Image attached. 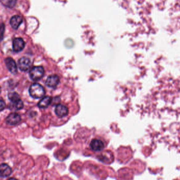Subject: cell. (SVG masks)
<instances>
[{
  "instance_id": "277c9868",
  "label": "cell",
  "mask_w": 180,
  "mask_h": 180,
  "mask_svg": "<svg viewBox=\"0 0 180 180\" xmlns=\"http://www.w3.org/2000/svg\"><path fill=\"white\" fill-rule=\"evenodd\" d=\"M59 82V79L56 75H51L49 76L46 80V85L51 88H56Z\"/></svg>"
},
{
  "instance_id": "3957f363",
  "label": "cell",
  "mask_w": 180,
  "mask_h": 180,
  "mask_svg": "<svg viewBox=\"0 0 180 180\" xmlns=\"http://www.w3.org/2000/svg\"><path fill=\"white\" fill-rule=\"evenodd\" d=\"M25 47V42L21 38H16L13 42V49L15 52H19L23 50Z\"/></svg>"
},
{
  "instance_id": "52a82bcc",
  "label": "cell",
  "mask_w": 180,
  "mask_h": 180,
  "mask_svg": "<svg viewBox=\"0 0 180 180\" xmlns=\"http://www.w3.org/2000/svg\"><path fill=\"white\" fill-rule=\"evenodd\" d=\"M90 146L94 151H100L104 148V144L102 141L94 139L91 142Z\"/></svg>"
},
{
  "instance_id": "2e32d148",
  "label": "cell",
  "mask_w": 180,
  "mask_h": 180,
  "mask_svg": "<svg viewBox=\"0 0 180 180\" xmlns=\"http://www.w3.org/2000/svg\"><path fill=\"white\" fill-rule=\"evenodd\" d=\"M5 31V25L2 23L0 24V41H2L3 39L4 33Z\"/></svg>"
},
{
  "instance_id": "e0dca14e",
  "label": "cell",
  "mask_w": 180,
  "mask_h": 180,
  "mask_svg": "<svg viewBox=\"0 0 180 180\" xmlns=\"http://www.w3.org/2000/svg\"><path fill=\"white\" fill-rule=\"evenodd\" d=\"M6 107V103L2 99H0V111L4 110Z\"/></svg>"
},
{
  "instance_id": "d6986e66",
  "label": "cell",
  "mask_w": 180,
  "mask_h": 180,
  "mask_svg": "<svg viewBox=\"0 0 180 180\" xmlns=\"http://www.w3.org/2000/svg\"><path fill=\"white\" fill-rule=\"evenodd\" d=\"M1 88H0V93H1Z\"/></svg>"
},
{
  "instance_id": "8992f818",
  "label": "cell",
  "mask_w": 180,
  "mask_h": 180,
  "mask_svg": "<svg viewBox=\"0 0 180 180\" xmlns=\"http://www.w3.org/2000/svg\"><path fill=\"white\" fill-rule=\"evenodd\" d=\"M18 67L22 71H27L29 70L31 65V61L29 58L23 57L18 61Z\"/></svg>"
},
{
  "instance_id": "9c48e42d",
  "label": "cell",
  "mask_w": 180,
  "mask_h": 180,
  "mask_svg": "<svg viewBox=\"0 0 180 180\" xmlns=\"http://www.w3.org/2000/svg\"><path fill=\"white\" fill-rule=\"evenodd\" d=\"M12 173V169L6 164H2L0 165V177L2 178H6L9 177Z\"/></svg>"
},
{
  "instance_id": "ac0fdd59",
  "label": "cell",
  "mask_w": 180,
  "mask_h": 180,
  "mask_svg": "<svg viewBox=\"0 0 180 180\" xmlns=\"http://www.w3.org/2000/svg\"><path fill=\"white\" fill-rule=\"evenodd\" d=\"M17 180V179H16V178H9V180Z\"/></svg>"
},
{
  "instance_id": "8fae6325",
  "label": "cell",
  "mask_w": 180,
  "mask_h": 180,
  "mask_svg": "<svg viewBox=\"0 0 180 180\" xmlns=\"http://www.w3.org/2000/svg\"><path fill=\"white\" fill-rule=\"evenodd\" d=\"M22 22H23V18L22 17L18 15H14L12 17V18L10 20V24L12 28L16 30L18 29V27H20V25L21 24Z\"/></svg>"
},
{
  "instance_id": "9a60e30c",
  "label": "cell",
  "mask_w": 180,
  "mask_h": 180,
  "mask_svg": "<svg viewBox=\"0 0 180 180\" xmlns=\"http://www.w3.org/2000/svg\"><path fill=\"white\" fill-rule=\"evenodd\" d=\"M13 104H14L15 108H16V110H20L23 108V103L22 102V100H20L18 102L13 103Z\"/></svg>"
},
{
  "instance_id": "4fadbf2b",
  "label": "cell",
  "mask_w": 180,
  "mask_h": 180,
  "mask_svg": "<svg viewBox=\"0 0 180 180\" xmlns=\"http://www.w3.org/2000/svg\"><path fill=\"white\" fill-rule=\"evenodd\" d=\"M8 97H9V99L13 103L18 102L20 101V100H21L20 96L16 92H11V93H10L8 94Z\"/></svg>"
},
{
  "instance_id": "7c38bea8",
  "label": "cell",
  "mask_w": 180,
  "mask_h": 180,
  "mask_svg": "<svg viewBox=\"0 0 180 180\" xmlns=\"http://www.w3.org/2000/svg\"><path fill=\"white\" fill-rule=\"evenodd\" d=\"M52 101V98L50 96L44 97L38 103V106L40 108H46L50 104Z\"/></svg>"
},
{
  "instance_id": "7a4b0ae2",
  "label": "cell",
  "mask_w": 180,
  "mask_h": 180,
  "mask_svg": "<svg viewBox=\"0 0 180 180\" xmlns=\"http://www.w3.org/2000/svg\"><path fill=\"white\" fill-rule=\"evenodd\" d=\"M44 70L42 67H34L30 71V77L33 81L40 80L44 75Z\"/></svg>"
},
{
  "instance_id": "5bb4252c",
  "label": "cell",
  "mask_w": 180,
  "mask_h": 180,
  "mask_svg": "<svg viewBox=\"0 0 180 180\" xmlns=\"http://www.w3.org/2000/svg\"><path fill=\"white\" fill-rule=\"evenodd\" d=\"M0 2L6 7L12 8L15 5L16 0H0Z\"/></svg>"
},
{
  "instance_id": "6da1fadb",
  "label": "cell",
  "mask_w": 180,
  "mask_h": 180,
  "mask_svg": "<svg viewBox=\"0 0 180 180\" xmlns=\"http://www.w3.org/2000/svg\"><path fill=\"white\" fill-rule=\"evenodd\" d=\"M29 93L33 98L40 99L44 96L45 90L41 85L38 83H34L30 87Z\"/></svg>"
},
{
  "instance_id": "5b68a950",
  "label": "cell",
  "mask_w": 180,
  "mask_h": 180,
  "mask_svg": "<svg viewBox=\"0 0 180 180\" xmlns=\"http://www.w3.org/2000/svg\"><path fill=\"white\" fill-rule=\"evenodd\" d=\"M5 62L6 66L8 68V70L10 71V72H11L12 74H16L18 72V69L16 63L14 61V59L11 58H7L5 59Z\"/></svg>"
},
{
  "instance_id": "ba28073f",
  "label": "cell",
  "mask_w": 180,
  "mask_h": 180,
  "mask_svg": "<svg viewBox=\"0 0 180 180\" xmlns=\"http://www.w3.org/2000/svg\"><path fill=\"white\" fill-rule=\"evenodd\" d=\"M55 112L59 117H64L68 114V108L64 105L58 104L55 108Z\"/></svg>"
},
{
  "instance_id": "30bf717a",
  "label": "cell",
  "mask_w": 180,
  "mask_h": 180,
  "mask_svg": "<svg viewBox=\"0 0 180 180\" xmlns=\"http://www.w3.org/2000/svg\"><path fill=\"white\" fill-rule=\"evenodd\" d=\"M6 122L10 125L18 124L21 121V117L19 114L16 113H13L10 114L6 119Z\"/></svg>"
}]
</instances>
